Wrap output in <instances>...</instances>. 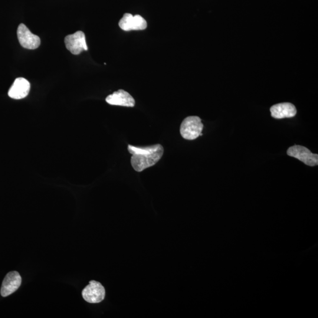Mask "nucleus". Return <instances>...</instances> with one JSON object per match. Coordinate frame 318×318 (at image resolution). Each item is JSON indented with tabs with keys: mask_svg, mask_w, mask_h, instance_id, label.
Wrapping results in <instances>:
<instances>
[{
	"mask_svg": "<svg viewBox=\"0 0 318 318\" xmlns=\"http://www.w3.org/2000/svg\"><path fill=\"white\" fill-rule=\"evenodd\" d=\"M127 149L132 155L131 164L134 170L137 172H142L155 165L162 158L164 153L163 147L160 144L140 147L129 145Z\"/></svg>",
	"mask_w": 318,
	"mask_h": 318,
	"instance_id": "nucleus-1",
	"label": "nucleus"
},
{
	"mask_svg": "<svg viewBox=\"0 0 318 318\" xmlns=\"http://www.w3.org/2000/svg\"><path fill=\"white\" fill-rule=\"evenodd\" d=\"M203 124L198 116H189L183 120L180 128V133L183 138L188 140H195L202 136Z\"/></svg>",
	"mask_w": 318,
	"mask_h": 318,
	"instance_id": "nucleus-2",
	"label": "nucleus"
},
{
	"mask_svg": "<svg viewBox=\"0 0 318 318\" xmlns=\"http://www.w3.org/2000/svg\"><path fill=\"white\" fill-rule=\"evenodd\" d=\"M287 155L300 160L307 166L314 167L318 165V154L313 153L306 147L300 145L290 147L287 150Z\"/></svg>",
	"mask_w": 318,
	"mask_h": 318,
	"instance_id": "nucleus-3",
	"label": "nucleus"
},
{
	"mask_svg": "<svg viewBox=\"0 0 318 318\" xmlns=\"http://www.w3.org/2000/svg\"><path fill=\"white\" fill-rule=\"evenodd\" d=\"M106 295L104 288L98 282L91 281L82 291L83 299L88 303L97 304L103 301Z\"/></svg>",
	"mask_w": 318,
	"mask_h": 318,
	"instance_id": "nucleus-4",
	"label": "nucleus"
},
{
	"mask_svg": "<svg viewBox=\"0 0 318 318\" xmlns=\"http://www.w3.org/2000/svg\"><path fill=\"white\" fill-rule=\"evenodd\" d=\"M65 47L72 54L78 55L83 51H87L86 37L83 31H78L65 37Z\"/></svg>",
	"mask_w": 318,
	"mask_h": 318,
	"instance_id": "nucleus-5",
	"label": "nucleus"
},
{
	"mask_svg": "<svg viewBox=\"0 0 318 318\" xmlns=\"http://www.w3.org/2000/svg\"><path fill=\"white\" fill-rule=\"evenodd\" d=\"M17 37L19 44L22 47L34 50L37 48L41 44L40 37L37 35L32 34L24 24H19L17 29Z\"/></svg>",
	"mask_w": 318,
	"mask_h": 318,
	"instance_id": "nucleus-6",
	"label": "nucleus"
},
{
	"mask_svg": "<svg viewBox=\"0 0 318 318\" xmlns=\"http://www.w3.org/2000/svg\"><path fill=\"white\" fill-rule=\"evenodd\" d=\"M121 29L126 31L131 30H143L147 28V24L145 18L140 15L133 16L130 13H126L119 22Z\"/></svg>",
	"mask_w": 318,
	"mask_h": 318,
	"instance_id": "nucleus-7",
	"label": "nucleus"
},
{
	"mask_svg": "<svg viewBox=\"0 0 318 318\" xmlns=\"http://www.w3.org/2000/svg\"><path fill=\"white\" fill-rule=\"evenodd\" d=\"M22 279L18 272L12 271L6 275L2 282L1 295L6 297L15 293L21 286Z\"/></svg>",
	"mask_w": 318,
	"mask_h": 318,
	"instance_id": "nucleus-8",
	"label": "nucleus"
},
{
	"mask_svg": "<svg viewBox=\"0 0 318 318\" xmlns=\"http://www.w3.org/2000/svg\"><path fill=\"white\" fill-rule=\"evenodd\" d=\"M106 102L114 106L133 107L135 106V100L127 91L120 89L106 98Z\"/></svg>",
	"mask_w": 318,
	"mask_h": 318,
	"instance_id": "nucleus-9",
	"label": "nucleus"
},
{
	"mask_svg": "<svg viewBox=\"0 0 318 318\" xmlns=\"http://www.w3.org/2000/svg\"><path fill=\"white\" fill-rule=\"evenodd\" d=\"M30 90V84L25 78H16L8 91V96L13 99L19 100L28 96Z\"/></svg>",
	"mask_w": 318,
	"mask_h": 318,
	"instance_id": "nucleus-10",
	"label": "nucleus"
},
{
	"mask_svg": "<svg viewBox=\"0 0 318 318\" xmlns=\"http://www.w3.org/2000/svg\"><path fill=\"white\" fill-rule=\"evenodd\" d=\"M271 116L277 119L291 118L296 115L297 111L294 104L283 103L274 105L270 109Z\"/></svg>",
	"mask_w": 318,
	"mask_h": 318,
	"instance_id": "nucleus-11",
	"label": "nucleus"
}]
</instances>
